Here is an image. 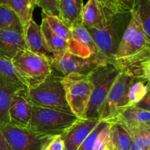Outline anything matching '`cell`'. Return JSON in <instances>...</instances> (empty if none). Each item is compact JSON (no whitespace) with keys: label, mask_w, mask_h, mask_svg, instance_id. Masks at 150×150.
<instances>
[{"label":"cell","mask_w":150,"mask_h":150,"mask_svg":"<svg viewBox=\"0 0 150 150\" xmlns=\"http://www.w3.org/2000/svg\"><path fill=\"white\" fill-rule=\"evenodd\" d=\"M119 11L98 0H88L83 5L81 21L86 29H100L106 26L113 15Z\"/></svg>","instance_id":"cell-11"},{"label":"cell","mask_w":150,"mask_h":150,"mask_svg":"<svg viewBox=\"0 0 150 150\" xmlns=\"http://www.w3.org/2000/svg\"><path fill=\"white\" fill-rule=\"evenodd\" d=\"M108 123V121H100L99 124L89 133V135L86 137V139L83 141L77 150H94L99 134Z\"/></svg>","instance_id":"cell-29"},{"label":"cell","mask_w":150,"mask_h":150,"mask_svg":"<svg viewBox=\"0 0 150 150\" xmlns=\"http://www.w3.org/2000/svg\"><path fill=\"white\" fill-rule=\"evenodd\" d=\"M110 129L111 123L108 122L99 134L94 150H115L111 142Z\"/></svg>","instance_id":"cell-30"},{"label":"cell","mask_w":150,"mask_h":150,"mask_svg":"<svg viewBox=\"0 0 150 150\" xmlns=\"http://www.w3.org/2000/svg\"><path fill=\"white\" fill-rule=\"evenodd\" d=\"M121 10L132 12L136 8L140 0H114Z\"/></svg>","instance_id":"cell-34"},{"label":"cell","mask_w":150,"mask_h":150,"mask_svg":"<svg viewBox=\"0 0 150 150\" xmlns=\"http://www.w3.org/2000/svg\"><path fill=\"white\" fill-rule=\"evenodd\" d=\"M79 119L72 113L32 105L28 129L42 135H62Z\"/></svg>","instance_id":"cell-4"},{"label":"cell","mask_w":150,"mask_h":150,"mask_svg":"<svg viewBox=\"0 0 150 150\" xmlns=\"http://www.w3.org/2000/svg\"><path fill=\"white\" fill-rule=\"evenodd\" d=\"M135 77L120 73L98 110L100 121H111L129 107L128 92Z\"/></svg>","instance_id":"cell-7"},{"label":"cell","mask_w":150,"mask_h":150,"mask_svg":"<svg viewBox=\"0 0 150 150\" xmlns=\"http://www.w3.org/2000/svg\"><path fill=\"white\" fill-rule=\"evenodd\" d=\"M59 18L69 28L82 23L83 0H58Z\"/></svg>","instance_id":"cell-20"},{"label":"cell","mask_w":150,"mask_h":150,"mask_svg":"<svg viewBox=\"0 0 150 150\" xmlns=\"http://www.w3.org/2000/svg\"><path fill=\"white\" fill-rule=\"evenodd\" d=\"M135 107L150 112V82H148V91L146 95L135 105Z\"/></svg>","instance_id":"cell-35"},{"label":"cell","mask_w":150,"mask_h":150,"mask_svg":"<svg viewBox=\"0 0 150 150\" xmlns=\"http://www.w3.org/2000/svg\"><path fill=\"white\" fill-rule=\"evenodd\" d=\"M148 150H150V148H149V149H148Z\"/></svg>","instance_id":"cell-41"},{"label":"cell","mask_w":150,"mask_h":150,"mask_svg":"<svg viewBox=\"0 0 150 150\" xmlns=\"http://www.w3.org/2000/svg\"><path fill=\"white\" fill-rule=\"evenodd\" d=\"M11 61L26 88L38 87L52 72L50 60L28 49L18 52Z\"/></svg>","instance_id":"cell-5"},{"label":"cell","mask_w":150,"mask_h":150,"mask_svg":"<svg viewBox=\"0 0 150 150\" xmlns=\"http://www.w3.org/2000/svg\"><path fill=\"white\" fill-rule=\"evenodd\" d=\"M62 84L72 113L79 119H84L92 91L89 75L71 74L63 76Z\"/></svg>","instance_id":"cell-6"},{"label":"cell","mask_w":150,"mask_h":150,"mask_svg":"<svg viewBox=\"0 0 150 150\" xmlns=\"http://www.w3.org/2000/svg\"><path fill=\"white\" fill-rule=\"evenodd\" d=\"M132 12L119 10L113 15L106 26L100 29H87L100 52L108 60H114L126 28L131 19Z\"/></svg>","instance_id":"cell-2"},{"label":"cell","mask_w":150,"mask_h":150,"mask_svg":"<svg viewBox=\"0 0 150 150\" xmlns=\"http://www.w3.org/2000/svg\"><path fill=\"white\" fill-rule=\"evenodd\" d=\"M42 17H43L47 21L48 25L54 31V33L69 43L73 41L71 29L59 18L54 15L46 14L43 13H42Z\"/></svg>","instance_id":"cell-25"},{"label":"cell","mask_w":150,"mask_h":150,"mask_svg":"<svg viewBox=\"0 0 150 150\" xmlns=\"http://www.w3.org/2000/svg\"><path fill=\"white\" fill-rule=\"evenodd\" d=\"M0 29H9L24 35V28L16 12L7 6L0 4Z\"/></svg>","instance_id":"cell-23"},{"label":"cell","mask_w":150,"mask_h":150,"mask_svg":"<svg viewBox=\"0 0 150 150\" xmlns=\"http://www.w3.org/2000/svg\"><path fill=\"white\" fill-rule=\"evenodd\" d=\"M27 1L33 10L35 7H38V0H27Z\"/></svg>","instance_id":"cell-40"},{"label":"cell","mask_w":150,"mask_h":150,"mask_svg":"<svg viewBox=\"0 0 150 150\" xmlns=\"http://www.w3.org/2000/svg\"><path fill=\"white\" fill-rule=\"evenodd\" d=\"M73 41L69 43V52L82 57L99 54L93 38L82 23L71 28Z\"/></svg>","instance_id":"cell-13"},{"label":"cell","mask_w":150,"mask_h":150,"mask_svg":"<svg viewBox=\"0 0 150 150\" xmlns=\"http://www.w3.org/2000/svg\"><path fill=\"white\" fill-rule=\"evenodd\" d=\"M26 88L21 90L12 98L9 108V124L28 129L32 117V105L26 97Z\"/></svg>","instance_id":"cell-12"},{"label":"cell","mask_w":150,"mask_h":150,"mask_svg":"<svg viewBox=\"0 0 150 150\" xmlns=\"http://www.w3.org/2000/svg\"><path fill=\"white\" fill-rule=\"evenodd\" d=\"M110 60L116 65L120 73L144 79V69L146 63L150 60V46L132 55Z\"/></svg>","instance_id":"cell-15"},{"label":"cell","mask_w":150,"mask_h":150,"mask_svg":"<svg viewBox=\"0 0 150 150\" xmlns=\"http://www.w3.org/2000/svg\"><path fill=\"white\" fill-rule=\"evenodd\" d=\"M108 60H109L101 53L88 57H82L70 52H65L54 57L51 66L63 76L71 74L88 75L95 68Z\"/></svg>","instance_id":"cell-8"},{"label":"cell","mask_w":150,"mask_h":150,"mask_svg":"<svg viewBox=\"0 0 150 150\" xmlns=\"http://www.w3.org/2000/svg\"><path fill=\"white\" fill-rule=\"evenodd\" d=\"M145 135H146V141H147L148 149L150 148V128L145 129Z\"/></svg>","instance_id":"cell-39"},{"label":"cell","mask_w":150,"mask_h":150,"mask_svg":"<svg viewBox=\"0 0 150 150\" xmlns=\"http://www.w3.org/2000/svg\"><path fill=\"white\" fill-rule=\"evenodd\" d=\"M0 4L7 6L16 12L20 18L24 29L29 21L33 19V10L30 7L27 0H0Z\"/></svg>","instance_id":"cell-24"},{"label":"cell","mask_w":150,"mask_h":150,"mask_svg":"<svg viewBox=\"0 0 150 150\" xmlns=\"http://www.w3.org/2000/svg\"><path fill=\"white\" fill-rule=\"evenodd\" d=\"M99 122L98 119H79L61 135L65 150H77Z\"/></svg>","instance_id":"cell-14"},{"label":"cell","mask_w":150,"mask_h":150,"mask_svg":"<svg viewBox=\"0 0 150 150\" xmlns=\"http://www.w3.org/2000/svg\"><path fill=\"white\" fill-rule=\"evenodd\" d=\"M110 122H117L127 131L150 128V112L135 106L127 107L115 119Z\"/></svg>","instance_id":"cell-17"},{"label":"cell","mask_w":150,"mask_h":150,"mask_svg":"<svg viewBox=\"0 0 150 150\" xmlns=\"http://www.w3.org/2000/svg\"><path fill=\"white\" fill-rule=\"evenodd\" d=\"M0 150H11L1 129H0Z\"/></svg>","instance_id":"cell-36"},{"label":"cell","mask_w":150,"mask_h":150,"mask_svg":"<svg viewBox=\"0 0 150 150\" xmlns=\"http://www.w3.org/2000/svg\"><path fill=\"white\" fill-rule=\"evenodd\" d=\"M148 91V82L144 79L135 78L128 92L129 107L135 106L144 98Z\"/></svg>","instance_id":"cell-26"},{"label":"cell","mask_w":150,"mask_h":150,"mask_svg":"<svg viewBox=\"0 0 150 150\" xmlns=\"http://www.w3.org/2000/svg\"><path fill=\"white\" fill-rule=\"evenodd\" d=\"M111 142L115 150H130L132 146V137L127 129L117 122H110Z\"/></svg>","instance_id":"cell-22"},{"label":"cell","mask_w":150,"mask_h":150,"mask_svg":"<svg viewBox=\"0 0 150 150\" xmlns=\"http://www.w3.org/2000/svg\"><path fill=\"white\" fill-rule=\"evenodd\" d=\"M42 150H65L61 135H51L44 144Z\"/></svg>","instance_id":"cell-33"},{"label":"cell","mask_w":150,"mask_h":150,"mask_svg":"<svg viewBox=\"0 0 150 150\" xmlns=\"http://www.w3.org/2000/svg\"><path fill=\"white\" fill-rule=\"evenodd\" d=\"M62 74L53 69L51 74L40 85L36 88H26V97L31 104L72 113L62 84Z\"/></svg>","instance_id":"cell-1"},{"label":"cell","mask_w":150,"mask_h":150,"mask_svg":"<svg viewBox=\"0 0 150 150\" xmlns=\"http://www.w3.org/2000/svg\"><path fill=\"white\" fill-rule=\"evenodd\" d=\"M120 74V70L111 60L95 68L89 77L92 86V95L84 119H98V110L109 93L114 81Z\"/></svg>","instance_id":"cell-3"},{"label":"cell","mask_w":150,"mask_h":150,"mask_svg":"<svg viewBox=\"0 0 150 150\" xmlns=\"http://www.w3.org/2000/svg\"><path fill=\"white\" fill-rule=\"evenodd\" d=\"M150 46L137 9L132 11L131 19L122 38L114 59L127 57Z\"/></svg>","instance_id":"cell-9"},{"label":"cell","mask_w":150,"mask_h":150,"mask_svg":"<svg viewBox=\"0 0 150 150\" xmlns=\"http://www.w3.org/2000/svg\"><path fill=\"white\" fill-rule=\"evenodd\" d=\"M6 141L11 150H42L44 144L51 135L38 134L27 128H21L10 124L1 125Z\"/></svg>","instance_id":"cell-10"},{"label":"cell","mask_w":150,"mask_h":150,"mask_svg":"<svg viewBox=\"0 0 150 150\" xmlns=\"http://www.w3.org/2000/svg\"><path fill=\"white\" fill-rule=\"evenodd\" d=\"M136 9L139 11L144 31L150 44V0H140Z\"/></svg>","instance_id":"cell-28"},{"label":"cell","mask_w":150,"mask_h":150,"mask_svg":"<svg viewBox=\"0 0 150 150\" xmlns=\"http://www.w3.org/2000/svg\"><path fill=\"white\" fill-rule=\"evenodd\" d=\"M143 78L147 82H150V60L145 65L143 72Z\"/></svg>","instance_id":"cell-37"},{"label":"cell","mask_w":150,"mask_h":150,"mask_svg":"<svg viewBox=\"0 0 150 150\" xmlns=\"http://www.w3.org/2000/svg\"><path fill=\"white\" fill-rule=\"evenodd\" d=\"M145 129H134L129 132L127 131L131 135L133 141L130 150H148Z\"/></svg>","instance_id":"cell-31"},{"label":"cell","mask_w":150,"mask_h":150,"mask_svg":"<svg viewBox=\"0 0 150 150\" xmlns=\"http://www.w3.org/2000/svg\"><path fill=\"white\" fill-rule=\"evenodd\" d=\"M26 88L0 76V126L9 124V108L13 96Z\"/></svg>","instance_id":"cell-19"},{"label":"cell","mask_w":150,"mask_h":150,"mask_svg":"<svg viewBox=\"0 0 150 150\" xmlns=\"http://www.w3.org/2000/svg\"><path fill=\"white\" fill-rule=\"evenodd\" d=\"M40 26L48 48L54 57L63 53L69 52V42L54 33L47 21L43 17H42V23Z\"/></svg>","instance_id":"cell-21"},{"label":"cell","mask_w":150,"mask_h":150,"mask_svg":"<svg viewBox=\"0 0 150 150\" xmlns=\"http://www.w3.org/2000/svg\"><path fill=\"white\" fill-rule=\"evenodd\" d=\"M0 76L13 81L18 85L25 86L23 81L21 78L12 61L1 57H0Z\"/></svg>","instance_id":"cell-27"},{"label":"cell","mask_w":150,"mask_h":150,"mask_svg":"<svg viewBox=\"0 0 150 150\" xmlns=\"http://www.w3.org/2000/svg\"><path fill=\"white\" fill-rule=\"evenodd\" d=\"M26 49L28 48L23 34L0 29V57L11 61L18 52Z\"/></svg>","instance_id":"cell-18"},{"label":"cell","mask_w":150,"mask_h":150,"mask_svg":"<svg viewBox=\"0 0 150 150\" xmlns=\"http://www.w3.org/2000/svg\"><path fill=\"white\" fill-rule=\"evenodd\" d=\"M38 7L42 9V13L54 15L59 18L58 0H38Z\"/></svg>","instance_id":"cell-32"},{"label":"cell","mask_w":150,"mask_h":150,"mask_svg":"<svg viewBox=\"0 0 150 150\" xmlns=\"http://www.w3.org/2000/svg\"><path fill=\"white\" fill-rule=\"evenodd\" d=\"M98 1H100V2H102L103 4H105V5L108 6V7H111V8L115 9V10H121L118 7L117 4H116V2L114 1V0H98Z\"/></svg>","instance_id":"cell-38"},{"label":"cell","mask_w":150,"mask_h":150,"mask_svg":"<svg viewBox=\"0 0 150 150\" xmlns=\"http://www.w3.org/2000/svg\"><path fill=\"white\" fill-rule=\"evenodd\" d=\"M24 38L28 50L38 55L43 56L51 63L54 56L48 48L41 26L38 24L33 19L29 21L25 28Z\"/></svg>","instance_id":"cell-16"}]
</instances>
